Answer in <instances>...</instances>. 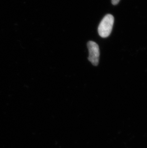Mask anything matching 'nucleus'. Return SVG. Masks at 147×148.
Returning <instances> with one entry per match:
<instances>
[{
  "label": "nucleus",
  "mask_w": 147,
  "mask_h": 148,
  "mask_svg": "<svg viewBox=\"0 0 147 148\" xmlns=\"http://www.w3.org/2000/svg\"><path fill=\"white\" fill-rule=\"evenodd\" d=\"M114 22V18L112 15L108 14L105 16L98 27V32L101 37L105 38L110 36L112 30Z\"/></svg>",
  "instance_id": "nucleus-1"
},
{
  "label": "nucleus",
  "mask_w": 147,
  "mask_h": 148,
  "mask_svg": "<svg viewBox=\"0 0 147 148\" xmlns=\"http://www.w3.org/2000/svg\"><path fill=\"white\" fill-rule=\"evenodd\" d=\"M88 48L89 51V61L94 66L99 64L100 56V51L99 45L96 42L90 41L88 43Z\"/></svg>",
  "instance_id": "nucleus-2"
},
{
  "label": "nucleus",
  "mask_w": 147,
  "mask_h": 148,
  "mask_svg": "<svg viewBox=\"0 0 147 148\" xmlns=\"http://www.w3.org/2000/svg\"><path fill=\"white\" fill-rule=\"evenodd\" d=\"M120 0H112V3L113 5H117L118 3Z\"/></svg>",
  "instance_id": "nucleus-3"
}]
</instances>
